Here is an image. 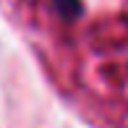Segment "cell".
<instances>
[{"label": "cell", "instance_id": "obj_1", "mask_svg": "<svg viewBox=\"0 0 128 128\" xmlns=\"http://www.w3.org/2000/svg\"><path fill=\"white\" fill-rule=\"evenodd\" d=\"M52 5H55L58 16L63 21H76L84 13V3L81 0H52Z\"/></svg>", "mask_w": 128, "mask_h": 128}]
</instances>
